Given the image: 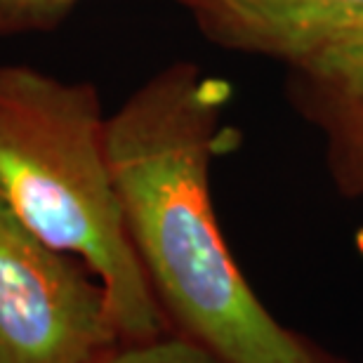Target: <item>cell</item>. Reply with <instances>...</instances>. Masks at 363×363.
Returning a JSON list of instances; mask_svg holds the SVG:
<instances>
[{
  "instance_id": "6da1fadb",
  "label": "cell",
  "mask_w": 363,
  "mask_h": 363,
  "mask_svg": "<svg viewBox=\"0 0 363 363\" xmlns=\"http://www.w3.org/2000/svg\"><path fill=\"white\" fill-rule=\"evenodd\" d=\"M227 85L175 62L106 116V156L165 328L220 363H345L283 325L238 269L217 222L210 168Z\"/></svg>"
},
{
  "instance_id": "7a4b0ae2",
  "label": "cell",
  "mask_w": 363,
  "mask_h": 363,
  "mask_svg": "<svg viewBox=\"0 0 363 363\" xmlns=\"http://www.w3.org/2000/svg\"><path fill=\"white\" fill-rule=\"evenodd\" d=\"M0 199L101 281L121 340L168 330L128 236L94 85L0 64Z\"/></svg>"
},
{
  "instance_id": "3957f363",
  "label": "cell",
  "mask_w": 363,
  "mask_h": 363,
  "mask_svg": "<svg viewBox=\"0 0 363 363\" xmlns=\"http://www.w3.org/2000/svg\"><path fill=\"white\" fill-rule=\"evenodd\" d=\"M118 342L101 281L0 199V363H97Z\"/></svg>"
},
{
  "instance_id": "277c9868",
  "label": "cell",
  "mask_w": 363,
  "mask_h": 363,
  "mask_svg": "<svg viewBox=\"0 0 363 363\" xmlns=\"http://www.w3.org/2000/svg\"><path fill=\"white\" fill-rule=\"evenodd\" d=\"M283 71L290 104L321 137L333 184L363 201V19L337 26Z\"/></svg>"
},
{
  "instance_id": "5b68a950",
  "label": "cell",
  "mask_w": 363,
  "mask_h": 363,
  "mask_svg": "<svg viewBox=\"0 0 363 363\" xmlns=\"http://www.w3.org/2000/svg\"><path fill=\"white\" fill-rule=\"evenodd\" d=\"M203 38L281 67L337 26L363 19V0H177Z\"/></svg>"
},
{
  "instance_id": "8992f818",
  "label": "cell",
  "mask_w": 363,
  "mask_h": 363,
  "mask_svg": "<svg viewBox=\"0 0 363 363\" xmlns=\"http://www.w3.org/2000/svg\"><path fill=\"white\" fill-rule=\"evenodd\" d=\"M97 363H220L199 345L165 330L151 340H121Z\"/></svg>"
},
{
  "instance_id": "52a82bcc",
  "label": "cell",
  "mask_w": 363,
  "mask_h": 363,
  "mask_svg": "<svg viewBox=\"0 0 363 363\" xmlns=\"http://www.w3.org/2000/svg\"><path fill=\"white\" fill-rule=\"evenodd\" d=\"M81 0H0V38L55 31Z\"/></svg>"
}]
</instances>
